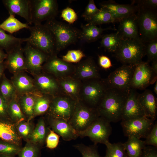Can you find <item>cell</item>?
<instances>
[{
  "label": "cell",
  "instance_id": "1",
  "mask_svg": "<svg viewBox=\"0 0 157 157\" xmlns=\"http://www.w3.org/2000/svg\"><path fill=\"white\" fill-rule=\"evenodd\" d=\"M128 94L115 88H108L96 108L99 116L110 123L121 121Z\"/></svg>",
  "mask_w": 157,
  "mask_h": 157
},
{
  "label": "cell",
  "instance_id": "2",
  "mask_svg": "<svg viewBox=\"0 0 157 157\" xmlns=\"http://www.w3.org/2000/svg\"><path fill=\"white\" fill-rule=\"evenodd\" d=\"M30 35L26 42L49 56L57 54L56 41L53 33L44 24L30 26Z\"/></svg>",
  "mask_w": 157,
  "mask_h": 157
},
{
  "label": "cell",
  "instance_id": "3",
  "mask_svg": "<svg viewBox=\"0 0 157 157\" xmlns=\"http://www.w3.org/2000/svg\"><path fill=\"white\" fill-rule=\"evenodd\" d=\"M50 30L55 38L57 53L79 38L80 31L69 24L53 18L47 21L44 24Z\"/></svg>",
  "mask_w": 157,
  "mask_h": 157
},
{
  "label": "cell",
  "instance_id": "4",
  "mask_svg": "<svg viewBox=\"0 0 157 157\" xmlns=\"http://www.w3.org/2000/svg\"><path fill=\"white\" fill-rule=\"evenodd\" d=\"M145 55L144 44L140 40L122 39L115 56L123 65H135Z\"/></svg>",
  "mask_w": 157,
  "mask_h": 157
},
{
  "label": "cell",
  "instance_id": "5",
  "mask_svg": "<svg viewBox=\"0 0 157 157\" xmlns=\"http://www.w3.org/2000/svg\"><path fill=\"white\" fill-rule=\"evenodd\" d=\"M136 14L139 36L144 43L157 40V10L138 8Z\"/></svg>",
  "mask_w": 157,
  "mask_h": 157
},
{
  "label": "cell",
  "instance_id": "6",
  "mask_svg": "<svg viewBox=\"0 0 157 157\" xmlns=\"http://www.w3.org/2000/svg\"><path fill=\"white\" fill-rule=\"evenodd\" d=\"M82 83L79 100L87 105L96 108L108 87L103 79H93Z\"/></svg>",
  "mask_w": 157,
  "mask_h": 157
},
{
  "label": "cell",
  "instance_id": "7",
  "mask_svg": "<svg viewBox=\"0 0 157 157\" xmlns=\"http://www.w3.org/2000/svg\"><path fill=\"white\" fill-rule=\"evenodd\" d=\"M110 122L104 118L99 116L86 129L82 131H76L78 136L88 137L97 145L98 143L105 144L109 142V138L112 133Z\"/></svg>",
  "mask_w": 157,
  "mask_h": 157
},
{
  "label": "cell",
  "instance_id": "8",
  "mask_svg": "<svg viewBox=\"0 0 157 157\" xmlns=\"http://www.w3.org/2000/svg\"><path fill=\"white\" fill-rule=\"evenodd\" d=\"M99 116L96 108L91 107L79 100L69 122L76 131H82Z\"/></svg>",
  "mask_w": 157,
  "mask_h": 157
},
{
  "label": "cell",
  "instance_id": "9",
  "mask_svg": "<svg viewBox=\"0 0 157 157\" xmlns=\"http://www.w3.org/2000/svg\"><path fill=\"white\" fill-rule=\"evenodd\" d=\"M32 24H41L42 22L55 18L58 12L56 0H31Z\"/></svg>",
  "mask_w": 157,
  "mask_h": 157
},
{
  "label": "cell",
  "instance_id": "10",
  "mask_svg": "<svg viewBox=\"0 0 157 157\" xmlns=\"http://www.w3.org/2000/svg\"><path fill=\"white\" fill-rule=\"evenodd\" d=\"M135 65H123L112 72L104 80L108 88L128 94Z\"/></svg>",
  "mask_w": 157,
  "mask_h": 157
},
{
  "label": "cell",
  "instance_id": "11",
  "mask_svg": "<svg viewBox=\"0 0 157 157\" xmlns=\"http://www.w3.org/2000/svg\"><path fill=\"white\" fill-rule=\"evenodd\" d=\"M77 101L62 92L53 97L46 115L69 121L73 113Z\"/></svg>",
  "mask_w": 157,
  "mask_h": 157
},
{
  "label": "cell",
  "instance_id": "12",
  "mask_svg": "<svg viewBox=\"0 0 157 157\" xmlns=\"http://www.w3.org/2000/svg\"><path fill=\"white\" fill-rule=\"evenodd\" d=\"M157 75L153 72L149 62L142 61L135 65L131 82V88L144 90L157 81Z\"/></svg>",
  "mask_w": 157,
  "mask_h": 157
},
{
  "label": "cell",
  "instance_id": "13",
  "mask_svg": "<svg viewBox=\"0 0 157 157\" xmlns=\"http://www.w3.org/2000/svg\"><path fill=\"white\" fill-rule=\"evenodd\" d=\"M154 121L146 117L121 121V124L124 135L140 139L145 138L154 124Z\"/></svg>",
  "mask_w": 157,
  "mask_h": 157
},
{
  "label": "cell",
  "instance_id": "14",
  "mask_svg": "<svg viewBox=\"0 0 157 157\" xmlns=\"http://www.w3.org/2000/svg\"><path fill=\"white\" fill-rule=\"evenodd\" d=\"M75 67V65L63 61L55 54L49 57L42 66V71L58 79L72 76Z\"/></svg>",
  "mask_w": 157,
  "mask_h": 157
},
{
  "label": "cell",
  "instance_id": "15",
  "mask_svg": "<svg viewBox=\"0 0 157 157\" xmlns=\"http://www.w3.org/2000/svg\"><path fill=\"white\" fill-rule=\"evenodd\" d=\"M32 76L38 92L53 97L62 92L57 79L51 75L42 71Z\"/></svg>",
  "mask_w": 157,
  "mask_h": 157
},
{
  "label": "cell",
  "instance_id": "16",
  "mask_svg": "<svg viewBox=\"0 0 157 157\" xmlns=\"http://www.w3.org/2000/svg\"><path fill=\"white\" fill-rule=\"evenodd\" d=\"M27 71L33 76L42 71V67L49 56L26 43L24 48Z\"/></svg>",
  "mask_w": 157,
  "mask_h": 157
},
{
  "label": "cell",
  "instance_id": "17",
  "mask_svg": "<svg viewBox=\"0 0 157 157\" xmlns=\"http://www.w3.org/2000/svg\"><path fill=\"white\" fill-rule=\"evenodd\" d=\"M139 94L135 89H131L124 107L121 121L146 117L138 100Z\"/></svg>",
  "mask_w": 157,
  "mask_h": 157
},
{
  "label": "cell",
  "instance_id": "18",
  "mask_svg": "<svg viewBox=\"0 0 157 157\" xmlns=\"http://www.w3.org/2000/svg\"><path fill=\"white\" fill-rule=\"evenodd\" d=\"M72 76L81 81L100 79L98 67L93 59L90 57L80 61L75 66Z\"/></svg>",
  "mask_w": 157,
  "mask_h": 157
},
{
  "label": "cell",
  "instance_id": "19",
  "mask_svg": "<svg viewBox=\"0 0 157 157\" xmlns=\"http://www.w3.org/2000/svg\"><path fill=\"white\" fill-rule=\"evenodd\" d=\"M4 61L6 69L13 74L27 71L24 48L22 45L12 49L7 53Z\"/></svg>",
  "mask_w": 157,
  "mask_h": 157
},
{
  "label": "cell",
  "instance_id": "20",
  "mask_svg": "<svg viewBox=\"0 0 157 157\" xmlns=\"http://www.w3.org/2000/svg\"><path fill=\"white\" fill-rule=\"evenodd\" d=\"M100 6L101 8L110 13L115 22H119L125 17L136 14L138 9V7L133 4H119L112 0L103 2L100 3Z\"/></svg>",
  "mask_w": 157,
  "mask_h": 157
},
{
  "label": "cell",
  "instance_id": "21",
  "mask_svg": "<svg viewBox=\"0 0 157 157\" xmlns=\"http://www.w3.org/2000/svg\"><path fill=\"white\" fill-rule=\"evenodd\" d=\"M47 122L52 130L64 140H74L78 137L76 131L69 121L62 118L53 117L47 115Z\"/></svg>",
  "mask_w": 157,
  "mask_h": 157
},
{
  "label": "cell",
  "instance_id": "22",
  "mask_svg": "<svg viewBox=\"0 0 157 157\" xmlns=\"http://www.w3.org/2000/svg\"><path fill=\"white\" fill-rule=\"evenodd\" d=\"M3 3L9 15L23 17L28 24H31V0H3Z\"/></svg>",
  "mask_w": 157,
  "mask_h": 157
},
{
  "label": "cell",
  "instance_id": "23",
  "mask_svg": "<svg viewBox=\"0 0 157 157\" xmlns=\"http://www.w3.org/2000/svg\"><path fill=\"white\" fill-rule=\"evenodd\" d=\"M119 22V25L117 32L122 39H131L141 40L139 35L136 14L125 17Z\"/></svg>",
  "mask_w": 157,
  "mask_h": 157
},
{
  "label": "cell",
  "instance_id": "24",
  "mask_svg": "<svg viewBox=\"0 0 157 157\" xmlns=\"http://www.w3.org/2000/svg\"><path fill=\"white\" fill-rule=\"evenodd\" d=\"M11 80L15 88L17 95L38 92L33 78L25 72L13 75Z\"/></svg>",
  "mask_w": 157,
  "mask_h": 157
},
{
  "label": "cell",
  "instance_id": "25",
  "mask_svg": "<svg viewBox=\"0 0 157 157\" xmlns=\"http://www.w3.org/2000/svg\"><path fill=\"white\" fill-rule=\"evenodd\" d=\"M138 100L147 117L153 121L156 119L157 114V99L149 90H146L139 94Z\"/></svg>",
  "mask_w": 157,
  "mask_h": 157
},
{
  "label": "cell",
  "instance_id": "26",
  "mask_svg": "<svg viewBox=\"0 0 157 157\" xmlns=\"http://www.w3.org/2000/svg\"><path fill=\"white\" fill-rule=\"evenodd\" d=\"M62 92L74 99L79 100V93L82 82L72 76L57 79Z\"/></svg>",
  "mask_w": 157,
  "mask_h": 157
},
{
  "label": "cell",
  "instance_id": "27",
  "mask_svg": "<svg viewBox=\"0 0 157 157\" xmlns=\"http://www.w3.org/2000/svg\"><path fill=\"white\" fill-rule=\"evenodd\" d=\"M0 139L20 145L22 139L17 132L15 124L0 119Z\"/></svg>",
  "mask_w": 157,
  "mask_h": 157
},
{
  "label": "cell",
  "instance_id": "28",
  "mask_svg": "<svg viewBox=\"0 0 157 157\" xmlns=\"http://www.w3.org/2000/svg\"><path fill=\"white\" fill-rule=\"evenodd\" d=\"M38 93L17 95L20 108L28 121H30L34 118V105Z\"/></svg>",
  "mask_w": 157,
  "mask_h": 157
},
{
  "label": "cell",
  "instance_id": "29",
  "mask_svg": "<svg viewBox=\"0 0 157 157\" xmlns=\"http://www.w3.org/2000/svg\"><path fill=\"white\" fill-rule=\"evenodd\" d=\"M49 129L47 126L44 118L40 117L27 141L42 147L45 143Z\"/></svg>",
  "mask_w": 157,
  "mask_h": 157
},
{
  "label": "cell",
  "instance_id": "30",
  "mask_svg": "<svg viewBox=\"0 0 157 157\" xmlns=\"http://www.w3.org/2000/svg\"><path fill=\"white\" fill-rule=\"evenodd\" d=\"M81 28L79 38L88 42H94L101 38L104 31L108 30H113L110 27L103 28L89 23L82 26Z\"/></svg>",
  "mask_w": 157,
  "mask_h": 157
},
{
  "label": "cell",
  "instance_id": "31",
  "mask_svg": "<svg viewBox=\"0 0 157 157\" xmlns=\"http://www.w3.org/2000/svg\"><path fill=\"white\" fill-rule=\"evenodd\" d=\"M27 38H18L6 34L5 31L0 28V48L5 50L7 53L15 47L26 42Z\"/></svg>",
  "mask_w": 157,
  "mask_h": 157
},
{
  "label": "cell",
  "instance_id": "32",
  "mask_svg": "<svg viewBox=\"0 0 157 157\" xmlns=\"http://www.w3.org/2000/svg\"><path fill=\"white\" fill-rule=\"evenodd\" d=\"M123 144L128 157H139L147 146L144 141L133 136L128 137Z\"/></svg>",
  "mask_w": 157,
  "mask_h": 157
},
{
  "label": "cell",
  "instance_id": "33",
  "mask_svg": "<svg viewBox=\"0 0 157 157\" xmlns=\"http://www.w3.org/2000/svg\"><path fill=\"white\" fill-rule=\"evenodd\" d=\"M53 97L38 93L35 102L34 118L47 113Z\"/></svg>",
  "mask_w": 157,
  "mask_h": 157
},
{
  "label": "cell",
  "instance_id": "34",
  "mask_svg": "<svg viewBox=\"0 0 157 157\" xmlns=\"http://www.w3.org/2000/svg\"><path fill=\"white\" fill-rule=\"evenodd\" d=\"M8 112L10 121L15 124L27 120L19 104L17 96L8 103Z\"/></svg>",
  "mask_w": 157,
  "mask_h": 157
},
{
  "label": "cell",
  "instance_id": "35",
  "mask_svg": "<svg viewBox=\"0 0 157 157\" xmlns=\"http://www.w3.org/2000/svg\"><path fill=\"white\" fill-rule=\"evenodd\" d=\"M29 27L28 23H22L15 18V16L11 15H10L7 19L0 24V28L11 34L23 28L28 29Z\"/></svg>",
  "mask_w": 157,
  "mask_h": 157
},
{
  "label": "cell",
  "instance_id": "36",
  "mask_svg": "<svg viewBox=\"0 0 157 157\" xmlns=\"http://www.w3.org/2000/svg\"><path fill=\"white\" fill-rule=\"evenodd\" d=\"M101 38V46L108 51L114 53L119 47L122 39L117 32L103 35Z\"/></svg>",
  "mask_w": 157,
  "mask_h": 157
},
{
  "label": "cell",
  "instance_id": "37",
  "mask_svg": "<svg viewBox=\"0 0 157 157\" xmlns=\"http://www.w3.org/2000/svg\"><path fill=\"white\" fill-rule=\"evenodd\" d=\"M0 92L8 103L17 96L16 90L13 83L5 74L0 81Z\"/></svg>",
  "mask_w": 157,
  "mask_h": 157
},
{
  "label": "cell",
  "instance_id": "38",
  "mask_svg": "<svg viewBox=\"0 0 157 157\" xmlns=\"http://www.w3.org/2000/svg\"><path fill=\"white\" fill-rule=\"evenodd\" d=\"M88 22V23L97 26L103 24L113 23L115 21L109 12L104 8H101L99 11Z\"/></svg>",
  "mask_w": 157,
  "mask_h": 157
},
{
  "label": "cell",
  "instance_id": "39",
  "mask_svg": "<svg viewBox=\"0 0 157 157\" xmlns=\"http://www.w3.org/2000/svg\"><path fill=\"white\" fill-rule=\"evenodd\" d=\"M105 145L106 147V154L103 157H128L123 143H112L109 142Z\"/></svg>",
  "mask_w": 157,
  "mask_h": 157
},
{
  "label": "cell",
  "instance_id": "40",
  "mask_svg": "<svg viewBox=\"0 0 157 157\" xmlns=\"http://www.w3.org/2000/svg\"><path fill=\"white\" fill-rule=\"evenodd\" d=\"M17 132L21 139L28 141L34 128L30 121L24 120L15 124Z\"/></svg>",
  "mask_w": 157,
  "mask_h": 157
},
{
  "label": "cell",
  "instance_id": "41",
  "mask_svg": "<svg viewBox=\"0 0 157 157\" xmlns=\"http://www.w3.org/2000/svg\"><path fill=\"white\" fill-rule=\"evenodd\" d=\"M41 147L30 142H27L21 148L17 155L18 157H39Z\"/></svg>",
  "mask_w": 157,
  "mask_h": 157
},
{
  "label": "cell",
  "instance_id": "42",
  "mask_svg": "<svg viewBox=\"0 0 157 157\" xmlns=\"http://www.w3.org/2000/svg\"><path fill=\"white\" fill-rule=\"evenodd\" d=\"M21 148L20 145L0 140V154L15 157Z\"/></svg>",
  "mask_w": 157,
  "mask_h": 157
},
{
  "label": "cell",
  "instance_id": "43",
  "mask_svg": "<svg viewBox=\"0 0 157 157\" xmlns=\"http://www.w3.org/2000/svg\"><path fill=\"white\" fill-rule=\"evenodd\" d=\"M74 147L80 152L82 157H103L99 155L96 145L88 146L80 143L76 144Z\"/></svg>",
  "mask_w": 157,
  "mask_h": 157
},
{
  "label": "cell",
  "instance_id": "44",
  "mask_svg": "<svg viewBox=\"0 0 157 157\" xmlns=\"http://www.w3.org/2000/svg\"><path fill=\"white\" fill-rule=\"evenodd\" d=\"M85 56V54L80 50H70L62 56L63 61L69 63H78Z\"/></svg>",
  "mask_w": 157,
  "mask_h": 157
},
{
  "label": "cell",
  "instance_id": "45",
  "mask_svg": "<svg viewBox=\"0 0 157 157\" xmlns=\"http://www.w3.org/2000/svg\"><path fill=\"white\" fill-rule=\"evenodd\" d=\"M144 44L145 55L149 62L157 60V40Z\"/></svg>",
  "mask_w": 157,
  "mask_h": 157
},
{
  "label": "cell",
  "instance_id": "46",
  "mask_svg": "<svg viewBox=\"0 0 157 157\" xmlns=\"http://www.w3.org/2000/svg\"><path fill=\"white\" fill-rule=\"evenodd\" d=\"M60 137L53 130L49 128L45 140L46 147L51 149L56 148L58 145Z\"/></svg>",
  "mask_w": 157,
  "mask_h": 157
},
{
  "label": "cell",
  "instance_id": "47",
  "mask_svg": "<svg viewBox=\"0 0 157 157\" xmlns=\"http://www.w3.org/2000/svg\"><path fill=\"white\" fill-rule=\"evenodd\" d=\"M99 10L100 9L97 7L94 1L90 0L82 16L88 22Z\"/></svg>",
  "mask_w": 157,
  "mask_h": 157
},
{
  "label": "cell",
  "instance_id": "48",
  "mask_svg": "<svg viewBox=\"0 0 157 157\" xmlns=\"http://www.w3.org/2000/svg\"><path fill=\"white\" fill-rule=\"evenodd\" d=\"M144 141L146 145L157 147V122L154 123Z\"/></svg>",
  "mask_w": 157,
  "mask_h": 157
},
{
  "label": "cell",
  "instance_id": "49",
  "mask_svg": "<svg viewBox=\"0 0 157 157\" xmlns=\"http://www.w3.org/2000/svg\"><path fill=\"white\" fill-rule=\"evenodd\" d=\"M63 19L69 24L73 23L78 19V16L72 8L67 7L62 11L61 15Z\"/></svg>",
  "mask_w": 157,
  "mask_h": 157
},
{
  "label": "cell",
  "instance_id": "50",
  "mask_svg": "<svg viewBox=\"0 0 157 157\" xmlns=\"http://www.w3.org/2000/svg\"><path fill=\"white\" fill-rule=\"evenodd\" d=\"M132 4L138 8L157 10V0H136L131 1Z\"/></svg>",
  "mask_w": 157,
  "mask_h": 157
},
{
  "label": "cell",
  "instance_id": "51",
  "mask_svg": "<svg viewBox=\"0 0 157 157\" xmlns=\"http://www.w3.org/2000/svg\"><path fill=\"white\" fill-rule=\"evenodd\" d=\"M0 119L11 121L8 112V103L3 98L0 92Z\"/></svg>",
  "mask_w": 157,
  "mask_h": 157
},
{
  "label": "cell",
  "instance_id": "52",
  "mask_svg": "<svg viewBox=\"0 0 157 157\" xmlns=\"http://www.w3.org/2000/svg\"><path fill=\"white\" fill-rule=\"evenodd\" d=\"M139 157H157V147L146 146Z\"/></svg>",
  "mask_w": 157,
  "mask_h": 157
},
{
  "label": "cell",
  "instance_id": "53",
  "mask_svg": "<svg viewBox=\"0 0 157 157\" xmlns=\"http://www.w3.org/2000/svg\"><path fill=\"white\" fill-rule=\"evenodd\" d=\"M98 63L100 66L105 69H109L112 66L110 58L104 55H99Z\"/></svg>",
  "mask_w": 157,
  "mask_h": 157
},
{
  "label": "cell",
  "instance_id": "54",
  "mask_svg": "<svg viewBox=\"0 0 157 157\" xmlns=\"http://www.w3.org/2000/svg\"><path fill=\"white\" fill-rule=\"evenodd\" d=\"M6 69L4 61L0 63V81L4 74V72Z\"/></svg>",
  "mask_w": 157,
  "mask_h": 157
},
{
  "label": "cell",
  "instance_id": "55",
  "mask_svg": "<svg viewBox=\"0 0 157 157\" xmlns=\"http://www.w3.org/2000/svg\"><path fill=\"white\" fill-rule=\"evenodd\" d=\"M7 57V53H5L3 49L0 48V63L3 62Z\"/></svg>",
  "mask_w": 157,
  "mask_h": 157
},
{
  "label": "cell",
  "instance_id": "56",
  "mask_svg": "<svg viewBox=\"0 0 157 157\" xmlns=\"http://www.w3.org/2000/svg\"><path fill=\"white\" fill-rule=\"evenodd\" d=\"M151 67L154 73L157 75V60L152 62Z\"/></svg>",
  "mask_w": 157,
  "mask_h": 157
},
{
  "label": "cell",
  "instance_id": "57",
  "mask_svg": "<svg viewBox=\"0 0 157 157\" xmlns=\"http://www.w3.org/2000/svg\"><path fill=\"white\" fill-rule=\"evenodd\" d=\"M154 91L155 94H157V81L155 83V84L154 87Z\"/></svg>",
  "mask_w": 157,
  "mask_h": 157
},
{
  "label": "cell",
  "instance_id": "58",
  "mask_svg": "<svg viewBox=\"0 0 157 157\" xmlns=\"http://www.w3.org/2000/svg\"><path fill=\"white\" fill-rule=\"evenodd\" d=\"M0 157H11V156H9L0 154Z\"/></svg>",
  "mask_w": 157,
  "mask_h": 157
}]
</instances>
